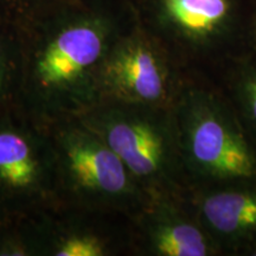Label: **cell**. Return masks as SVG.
<instances>
[{
	"label": "cell",
	"instance_id": "cell-9",
	"mask_svg": "<svg viewBox=\"0 0 256 256\" xmlns=\"http://www.w3.org/2000/svg\"><path fill=\"white\" fill-rule=\"evenodd\" d=\"M164 6L172 23L196 37L216 32L230 11L228 0H165Z\"/></svg>",
	"mask_w": 256,
	"mask_h": 256
},
{
	"label": "cell",
	"instance_id": "cell-11",
	"mask_svg": "<svg viewBox=\"0 0 256 256\" xmlns=\"http://www.w3.org/2000/svg\"><path fill=\"white\" fill-rule=\"evenodd\" d=\"M102 254L100 243L87 236L68 240L62 243L56 252L57 256H100Z\"/></svg>",
	"mask_w": 256,
	"mask_h": 256
},
{
	"label": "cell",
	"instance_id": "cell-8",
	"mask_svg": "<svg viewBox=\"0 0 256 256\" xmlns=\"http://www.w3.org/2000/svg\"><path fill=\"white\" fill-rule=\"evenodd\" d=\"M40 164L26 138L14 130H0V179L10 188L25 190L36 185Z\"/></svg>",
	"mask_w": 256,
	"mask_h": 256
},
{
	"label": "cell",
	"instance_id": "cell-10",
	"mask_svg": "<svg viewBox=\"0 0 256 256\" xmlns=\"http://www.w3.org/2000/svg\"><path fill=\"white\" fill-rule=\"evenodd\" d=\"M235 92L243 121L256 134V62L246 64L236 72Z\"/></svg>",
	"mask_w": 256,
	"mask_h": 256
},
{
	"label": "cell",
	"instance_id": "cell-2",
	"mask_svg": "<svg viewBox=\"0 0 256 256\" xmlns=\"http://www.w3.org/2000/svg\"><path fill=\"white\" fill-rule=\"evenodd\" d=\"M88 126L147 184L168 183L182 162L174 115L162 107L121 104L96 114Z\"/></svg>",
	"mask_w": 256,
	"mask_h": 256
},
{
	"label": "cell",
	"instance_id": "cell-1",
	"mask_svg": "<svg viewBox=\"0 0 256 256\" xmlns=\"http://www.w3.org/2000/svg\"><path fill=\"white\" fill-rule=\"evenodd\" d=\"M182 162L217 183L256 180V151L238 115L210 92L190 90L174 112Z\"/></svg>",
	"mask_w": 256,
	"mask_h": 256
},
{
	"label": "cell",
	"instance_id": "cell-5",
	"mask_svg": "<svg viewBox=\"0 0 256 256\" xmlns=\"http://www.w3.org/2000/svg\"><path fill=\"white\" fill-rule=\"evenodd\" d=\"M104 51L102 32L92 25L80 24L60 32L42 51L34 68L40 90L63 92L86 81Z\"/></svg>",
	"mask_w": 256,
	"mask_h": 256
},
{
	"label": "cell",
	"instance_id": "cell-6",
	"mask_svg": "<svg viewBox=\"0 0 256 256\" xmlns=\"http://www.w3.org/2000/svg\"><path fill=\"white\" fill-rule=\"evenodd\" d=\"M200 212L215 241L241 247L256 242V180L208 192L200 202Z\"/></svg>",
	"mask_w": 256,
	"mask_h": 256
},
{
	"label": "cell",
	"instance_id": "cell-4",
	"mask_svg": "<svg viewBox=\"0 0 256 256\" xmlns=\"http://www.w3.org/2000/svg\"><path fill=\"white\" fill-rule=\"evenodd\" d=\"M98 70L102 87L120 104L162 108L168 101V69L146 44L124 46Z\"/></svg>",
	"mask_w": 256,
	"mask_h": 256
},
{
	"label": "cell",
	"instance_id": "cell-3",
	"mask_svg": "<svg viewBox=\"0 0 256 256\" xmlns=\"http://www.w3.org/2000/svg\"><path fill=\"white\" fill-rule=\"evenodd\" d=\"M63 168L74 188L101 200L133 192V176L113 150L89 128L66 132L60 142Z\"/></svg>",
	"mask_w": 256,
	"mask_h": 256
},
{
	"label": "cell",
	"instance_id": "cell-12",
	"mask_svg": "<svg viewBox=\"0 0 256 256\" xmlns=\"http://www.w3.org/2000/svg\"><path fill=\"white\" fill-rule=\"evenodd\" d=\"M244 252L247 255H252V256H256V242L252 243V244L244 247Z\"/></svg>",
	"mask_w": 256,
	"mask_h": 256
},
{
	"label": "cell",
	"instance_id": "cell-7",
	"mask_svg": "<svg viewBox=\"0 0 256 256\" xmlns=\"http://www.w3.org/2000/svg\"><path fill=\"white\" fill-rule=\"evenodd\" d=\"M148 238L153 250L162 256H208L216 250L215 240L204 226L166 204L152 212Z\"/></svg>",
	"mask_w": 256,
	"mask_h": 256
}]
</instances>
